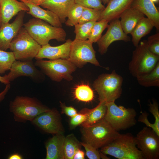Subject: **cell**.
<instances>
[{"mask_svg":"<svg viewBox=\"0 0 159 159\" xmlns=\"http://www.w3.org/2000/svg\"><path fill=\"white\" fill-rule=\"evenodd\" d=\"M34 64L52 80L57 82L63 79L69 81L72 80V74L77 68L73 64L67 59L37 60Z\"/></svg>","mask_w":159,"mask_h":159,"instance_id":"9","label":"cell"},{"mask_svg":"<svg viewBox=\"0 0 159 159\" xmlns=\"http://www.w3.org/2000/svg\"><path fill=\"white\" fill-rule=\"evenodd\" d=\"M102 11L83 7L82 14L78 23L81 24L91 21H97L100 20Z\"/></svg>","mask_w":159,"mask_h":159,"instance_id":"33","label":"cell"},{"mask_svg":"<svg viewBox=\"0 0 159 159\" xmlns=\"http://www.w3.org/2000/svg\"><path fill=\"white\" fill-rule=\"evenodd\" d=\"M41 47L22 27L11 42L9 49L16 60L26 61L35 58Z\"/></svg>","mask_w":159,"mask_h":159,"instance_id":"8","label":"cell"},{"mask_svg":"<svg viewBox=\"0 0 159 159\" xmlns=\"http://www.w3.org/2000/svg\"><path fill=\"white\" fill-rule=\"evenodd\" d=\"M74 0H45L40 5L56 14L62 23L66 21L68 13Z\"/></svg>","mask_w":159,"mask_h":159,"instance_id":"20","label":"cell"},{"mask_svg":"<svg viewBox=\"0 0 159 159\" xmlns=\"http://www.w3.org/2000/svg\"><path fill=\"white\" fill-rule=\"evenodd\" d=\"M16 60L13 53L0 49V74L9 70Z\"/></svg>","mask_w":159,"mask_h":159,"instance_id":"32","label":"cell"},{"mask_svg":"<svg viewBox=\"0 0 159 159\" xmlns=\"http://www.w3.org/2000/svg\"><path fill=\"white\" fill-rule=\"evenodd\" d=\"M111 21L106 33L97 42L98 51L101 54H105L110 45L115 41L128 42L130 40V37L124 32L118 18Z\"/></svg>","mask_w":159,"mask_h":159,"instance_id":"12","label":"cell"},{"mask_svg":"<svg viewBox=\"0 0 159 159\" xmlns=\"http://www.w3.org/2000/svg\"><path fill=\"white\" fill-rule=\"evenodd\" d=\"M145 15L137 9L131 6L120 16V22L124 32L126 34L131 33L136 24Z\"/></svg>","mask_w":159,"mask_h":159,"instance_id":"22","label":"cell"},{"mask_svg":"<svg viewBox=\"0 0 159 159\" xmlns=\"http://www.w3.org/2000/svg\"><path fill=\"white\" fill-rule=\"evenodd\" d=\"M60 107L61 109L62 113L65 114L67 116L72 117L77 114V110L71 106H67L65 104L60 102Z\"/></svg>","mask_w":159,"mask_h":159,"instance_id":"40","label":"cell"},{"mask_svg":"<svg viewBox=\"0 0 159 159\" xmlns=\"http://www.w3.org/2000/svg\"><path fill=\"white\" fill-rule=\"evenodd\" d=\"M154 3H158L159 1V0H151Z\"/></svg>","mask_w":159,"mask_h":159,"instance_id":"48","label":"cell"},{"mask_svg":"<svg viewBox=\"0 0 159 159\" xmlns=\"http://www.w3.org/2000/svg\"><path fill=\"white\" fill-rule=\"evenodd\" d=\"M29 8L23 2L17 0H0V27L9 22L13 17Z\"/></svg>","mask_w":159,"mask_h":159,"instance_id":"17","label":"cell"},{"mask_svg":"<svg viewBox=\"0 0 159 159\" xmlns=\"http://www.w3.org/2000/svg\"><path fill=\"white\" fill-rule=\"evenodd\" d=\"M131 6L137 9L146 15L154 27L159 30V11L151 0H134Z\"/></svg>","mask_w":159,"mask_h":159,"instance_id":"21","label":"cell"},{"mask_svg":"<svg viewBox=\"0 0 159 159\" xmlns=\"http://www.w3.org/2000/svg\"><path fill=\"white\" fill-rule=\"evenodd\" d=\"M81 144L73 134L65 137L63 146L64 159H73L76 151L80 149Z\"/></svg>","mask_w":159,"mask_h":159,"instance_id":"27","label":"cell"},{"mask_svg":"<svg viewBox=\"0 0 159 159\" xmlns=\"http://www.w3.org/2000/svg\"><path fill=\"white\" fill-rule=\"evenodd\" d=\"M35 66L32 60H16L13 63L9 73L4 77L10 82L21 76L29 77L35 80H37L40 78L41 74Z\"/></svg>","mask_w":159,"mask_h":159,"instance_id":"14","label":"cell"},{"mask_svg":"<svg viewBox=\"0 0 159 159\" xmlns=\"http://www.w3.org/2000/svg\"><path fill=\"white\" fill-rule=\"evenodd\" d=\"M82 127L84 142L97 149L109 144L121 135L104 119L92 125Z\"/></svg>","mask_w":159,"mask_h":159,"instance_id":"3","label":"cell"},{"mask_svg":"<svg viewBox=\"0 0 159 159\" xmlns=\"http://www.w3.org/2000/svg\"><path fill=\"white\" fill-rule=\"evenodd\" d=\"M100 158L108 159H109V158L106 156L105 154L101 152H100Z\"/></svg>","mask_w":159,"mask_h":159,"instance_id":"46","label":"cell"},{"mask_svg":"<svg viewBox=\"0 0 159 159\" xmlns=\"http://www.w3.org/2000/svg\"><path fill=\"white\" fill-rule=\"evenodd\" d=\"M74 95L77 100L85 102L92 101L94 97L93 90L88 85L85 84L77 86L74 90Z\"/></svg>","mask_w":159,"mask_h":159,"instance_id":"28","label":"cell"},{"mask_svg":"<svg viewBox=\"0 0 159 159\" xmlns=\"http://www.w3.org/2000/svg\"><path fill=\"white\" fill-rule=\"evenodd\" d=\"M85 159V153L80 149H78L76 152L73 157V159Z\"/></svg>","mask_w":159,"mask_h":159,"instance_id":"42","label":"cell"},{"mask_svg":"<svg viewBox=\"0 0 159 159\" xmlns=\"http://www.w3.org/2000/svg\"><path fill=\"white\" fill-rule=\"evenodd\" d=\"M9 159H22L23 157L21 155L18 153H14L9 156L8 158Z\"/></svg>","mask_w":159,"mask_h":159,"instance_id":"43","label":"cell"},{"mask_svg":"<svg viewBox=\"0 0 159 159\" xmlns=\"http://www.w3.org/2000/svg\"><path fill=\"white\" fill-rule=\"evenodd\" d=\"M92 43L88 39L72 41L68 59L77 67L82 68L88 63L100 66L96 57Z\"/></svg>","mask_w":159,"mask_h":159,"instance_id":"10","label":"cell"},{"mask_svg":"<svg viewBox=\"0 0 159 159\" xmlns=\"http://www.w3.org/2000/svg\"><path fill=\"white\" fill-rule=\"evenodd\" d=\"M6 85L5 87L4 90L0 93V102L4 99L10 87V83Z\"/></svg>","mask_w":159,"mask_h":159,"instance_id":"41","label":"cell"},{"mask_svg":"<svg viewBox=\"0 0 159 159\" xmlns=\"http://www.w3.org/2000/svg\"><path fill=\"white\" fill-rule=\"evenodd\" d=\"M136 146L135 137L130 133L121 134L110 144L101 148L100 152L118 159H145Z\"/></svg>","mask_w":159,"mask_h":159,"instance_id":"1","label":"cell"},{"mask_svg":"<svg viewBox=\"0 0 159 159\" xmlns=\"http://www.w3.org/2000/svg\"><path fill=\"white\" fill-rule=\"evenodd\" d=\"M107 110L106 102L100 101L98 104L92 109L84 108L80 112L86 115V120L82 125V127L90 126L103 120Z\"/></svg>","mask_w":159,"mask_h":159,"instance_id":"24","label":"cell"},{"mask_svg":"<svg viewBox=\"0 0 159 159\" xmlns=\"http://www.w3.org/2000/svg\"><path fill=\"white\" fill-rule=\"evenodd\" d=\"M83 7L75 3L69 9L67 14V19L65 22L67 26H73L78 23L81 17Z\"/></svg>","mask_w":159,"mask_h":159,"instance_id":"31","label":"cell"},{"mask_svg":"<svg viewBox=\"0 0 159 159\" xmlns=\"http://www.w3.org/2000/svg\"><path fill=\"white\" fill-rule=\"evenodd\" d=\"M149 111L153 115L155 119L153 123L158 131H159V105L155 100H153L152 103L150 102L149 105Z\"/></svg>","mask_w":159,"mask_h":159,"instance_id":"37","label":"cell"},{"mask_svg":"<svg viewBox=\"0 0 159 159\" xmlns=\"http://www.w3.org/2000/svg\"><path fill=\"white\" fill-rule=\"evenodd\" d=\"M9 110L16 121L32 122L40 114L50 109L37 99L27 96H17L11 101Z\"/></svg>","mask_w":159,"mask_h":159,"instance_id":"5","label":"cell"},{"mask_svg":"<svg viewBox=\"0 0 159 159\" xmlns=\"http://www.w3.org/2000/svg\"><path fill=\"white\" fill-rule=\"evenodd\" d=\"M135 138L136 146L145 159L159 158V135L152 129L144 127Z\"/></svg>","mask_w":159,"mask_h":159,"instance_id":"11","label":"cell"},{"mask_svg":"<svg viewBox=\"0 0 159 159\" xmlns=\"http://www.w3.org/2000/svg\"><path fill=\"white\" fill-rule=\"evenodd\" d=\"M85 148L87 157L90 159H100V152L97 149L90 144L85 142L80 143Z\"/></svg>","mask_w":159,"mask_h":159,"instance_id":"36","label":"cell"},{"mask_svg":"<svg viewBox=\"0 0 159 159\" xmlns=\"http://www.w3.org/2000/svg\"><path fill=\"white\" fill-rule=\"evenodd\" d=\"M24 11L19 12L14 21L0 27V49L6 51L10 43L24 25Z\"/></svg>","mask_w":159,"mask_h":159,"instance_id":"15","label":"cell"},{"mask_svg":"<svg viewBox=\"0 0 159 159\" xmlns=\"http://www.w3.org/2000/svg\"><path fill=\"white\" fill-rule=\"evenodd\" d=\"M44 132L52 134L63 133V129L60 115L52 109L37 116L32 122Z\"/></svg>","mask_w":159,"mask_h":159,"instance_id":"13","label":"cell"},{"mask_svg":"<svg viewBox=\"0 0 159 159\" xmlns=\"http://www.w3.org/2000/svg\"><path fill=\"white\" fill-rule=\"evenodd\" d=\"M123 78L115 70L110 74L100 75L94 82L93 86L97 93L99 101L115 102L122 93Z\"/></svg>","mask_w":159,"mask_h":159,"instance_id":"4","label":"cell"},{"mask_svg":"<svg viewBox=\"0 0 159 159\" xmlns=\"http://www.w3.org/2000/svg\"><path fill=\"white\" fill-rule=\"evenodd\" d=\"M149 114L146 112H142L138 118V121L140 122L144 123L146 127L152 129L156 133L159 135V131L156 129L153 123H150L148 119Z\"/></svg>","mask_w":159,"mask_h":159,"instance_id":"39","label":"cell"},{"mask_svg":"<svg viewBox=\"0 0 159 159\" xmlns=\"http://www.w3.org/2000/svg\"><path fill=\"white\" fill-rule=\"evenodd\" d=\"M159 62V56L149 49L147 40H144L136 47L133 51L128 68L131 75L137 77L152 70Z\"/></svg>","mask_w":159,"mask_h":159,"instance_id":"6","label":"cell"},{"mask_svg":"<svg viewBox=\"0 0 159 159\" xmlns=\"http://www.w3.org/2000/svg\"><path fill=\"white\" fill-rule=\"evenodd\" d=\"M102 2L104 4H105L108 3L110 0H101Z\"/></svg>","mask_w":159,"mask_h":159,"instance_id":"47","label":"cell"},{"mask_svg":"<svg viewBox=\"0 0 159 159\" xmlns=\"http://www.w3.org/2000/svg\"><path fill=\"white\" fill-rule=\"evenodd\" d=\"M106 105L104 120L116 131L126 130L136 124L137 113L134 109L117 106L115 102L106 103Z\"/></svg>","mask_w":159,"mask_h":159,"instance_id":"7","label":"cell"},{"mask_svg":"<svg viewBox=\"0 0 159 159\" xmlns=\"http://www.w3.org/2000/svg\"><path fill=\"white\" fill-rule=\"evenodd\" d=\"M134 0H110L102 12L100 20L105 19L109 22L119 19L125 10L131 7Z\"/></svg>","mask_w":159,"mask_h":159,"instance_id":"18","label":"cell"},{"mask_svg":"<svg viewBox=\"0 0 159 159\" xmlns=\"http://www.w3.org/2000/svg\"><path fill=\"white\" fill-rule=\"evenodd\" d=\"M0 82L5 85L9 84L10 82L6 80L4 76H0Z\"/></svg>","mask_w":159,"mask_h":159,"instance_id":"45","label":"cell"},{"mask_svg":"<svg viewBox=\"0 0 159 159\" xmlns=\"http://www.w3.org/2000/svg\"><path fill=\"white\" fill-rule=\"evenodd\" d=\"M45 0H29L28 1L34 4L39 5H40Z\"/></svg>","mask_w":159,"mask_h":159,"instance_id":"44","label":"cell"},{"mask_svg":"<svg viewBox=\"0 0 159 159\" xmlns=\"http://www.w3.org/2000/svg\"><path fill=\"white\" fill-rule=\"evenodd\" d=\"M153 27V24L148 18L144 17L141 19L130 33L133 45L137 47L141 39L150 33Z\"/></svg>","mask_w":159,"mask_h":159,"instance_id":"25","label":"cell"},{"mask_svg":"<svg viewBox=\"0 0 159 159\" xmlns=\"http://www.w3.org/2000/svg\"><path fill=\"white\" fill-rule=\"evenodd\" d=\"M72 42L69 39L64 43L59 46H52L48 44L42 46L35 58L37 60L44 58L49 60L68 59Z\"/></svg>","mask_w":159,"mask_h":159,"instance_id":"16","label":"cell"},{"mask_svg":"<svg viewBox=\"0 0 159 159\" xmlns=\"http://www.w3.org/2000/svg\"><path fill=\"white\" fill-rule=\"evenodd\" d=\"M65 137L63 133L54 135L47 143L46 159H64L63 146Z\"/></svg>","mask_w":159,"mask_h":159,"instance_id":"23","label":"cell"},{"mask_svg":"<svg viewBox=\"0 0 159 159\" xmlns=\"http://www.w3.org/2000/svg\"><path fill=\"white\" fill-rule=\"evenodd\" d=\"M71 117L70 125L72 127H75L81 125L85 121L86 119V115L85 114L80 112L79 113Z\"/></svg>","mask_w":159,"mask_h":159,"instance_id":"38","label":"cell"},{"mask_svg":"<svg viewBox=\"0 0 159 159\" xmlns=\"http://www.w3.org/2000/svg\"><path fill=\"white\" fill-rule=\"evenodd\" d=\"M147 42L149 50L154 54L159 56V33L149 36Z\"/></svg>","mask_w":159,"mask_h":159,"instance_id":"35","label":"cell"},{"mask_svg":"<svg viewBox=\"0 0 159 159\" xmlns=\"http://www.w3.org/2000/svg\"><path fill=\"white\" fill-rule=\"evenodd\" d=\"M96 21H91L81 24L78 23L74 26L75 39L85 40L88 39L92 27Z\"/></svg>","mask_w":159,"mask_h":159,"instance_id":"29","label":"cell"},{"mask_svg":"<svg viewBox=\"0 0 159 159\" xmlns=\"http://www.w3.org/2000/svg\"><path fill=\"white\" fill-rule=\"evenodd\" d=\"M75 3L83 7L103 10L105 7L101 0H74Z\"/></svg>","mask_w":159,"mask_h":159,"instance_id":"34","label":"cell"},{"mask_svg":"<svg viewBox=\"0 0 159 159\" xmlns=\"http://www.w3.org/2000/svg\"><path fill=\"white\" fill-rule=\"evenodd\" d=\"M26 0V1H29V0Z\"/></svg>","mask_w":159,"mask_h":159,"instance_id":"49","label":"cell"},{"mask_svg":"<svg viewBox=\"0 0 159 159\" xmlns=\"http://www.w3.org/2000/svg\"><path fill=\"white\" fill-rule=\"evenodd\" d=\"M138 83L146 87H159V62L150 72L136 78Z\"/></svg>","mask_w":159,"mask_h":159,"instance_id":"26","label":"cell"},{"mask_svg":"<svg viewBox=\"0 0 159 159\" xmlns=\"http://www.w3.org/2000/svg\"><path fill=\"white\" fill-rule=\"evenodd\" d=\"M109 22L105 19H101L95 22L88 40L92 43L97 42L101 37L103 31L108 27Z\"/></svg>","mask_w":159,"mask_h":159,"instance_id":"30","label":"cell"},{"mask_svg":"<svg viewBox=\"0 0 159 159\" xmlns=\"http://www.w3.org/2000/svg\"><path fill=\"white\" fill-rule=\"evenodd\" d=\"M24 2L29 8L27 13L34 17L57 27H62V23L58 16L48 10H45L39 5H37L25 0H19Z\"/></svg>","mask_w":159,"mask_h":159,"instance_id":"19","label":"cell"},{"mask_svg":"<svg viewBox=\"0 0 159 159\" xmlns=\"http://www.w3.org/2000/svg\"><path fill=\"white\" fill-rule=\"evenodd\" d=\"M30 35L41 46L55 39L58 42L66 40V33L62 27L53 26L42 20L34 18L24 24Z\"/></svg>","mask_w":159,"mask_h":159,"instance_id":"2","label":"cell"}]
</instances>
